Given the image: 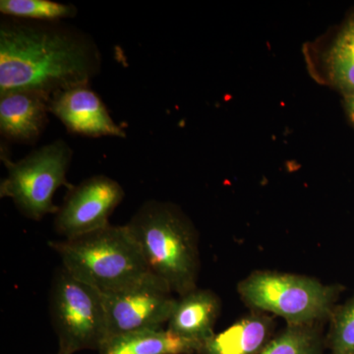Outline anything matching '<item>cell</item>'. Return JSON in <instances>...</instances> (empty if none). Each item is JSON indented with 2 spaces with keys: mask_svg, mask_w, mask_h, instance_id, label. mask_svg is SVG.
<instances>
[{
  "mask_svg": "<svg viewBox=\"0 0 354 354\" xmlns=\"http://www.w3.org/2000/svg\"><path fill=\"white\" fill-rule=\"evenodd\" d=\"M102 57L88 35L60 22L8 18L0 24V94L24 90L53 97L88 85Z\"/></svg>",
  "mask_w": 354,
  "mask_h": 354,
  "instance_id": "6da1fadb",
  "label": "cell"
},
{
  "mask_svg": "<svg viewBox=\"0 0 354 354\" xmlns=\"http://www.w3.org/2000/svg\"><path fill=\"white\" fill-rule=\"evenodd\" d=\"M125 225L153 277L179 297L196 290L200 266L197 234L176 205L147 201Z\"/></svg>",
  "mask_w": 354,
  "mask_h": 354,
  "instance_id": "7a4b0ae2",
  "label": "cell"
},
{
  "mask_svg": "<svg viewBox=\"0 0 354 354\" xmlns=\"http://www.w3.org/2000/svg\"><path fill=\"white\" fill-rule=\"evenodd\" d=\"M50 246L72 276L102 293L127 290L153 276L127 225H111Z\"/></svg>",
  "mask_w": 354,
  "mask_h": 354,
  "instance_id": "3957f363",
  "label": "cell"
},
{
  "mask_svg": "<svg viewBox=\"0 0 354 354\" xmlns=\"http://www.w3.org/2000/svg\"><path fill=\"white\" fill-rule=\"evenodd\" d=\"M72 156L64 140H55L16 162L1 152L7 176L0 183V197L12 200L21 213L32 220L57 214L59 207L53 203L55 193L62 186L68 190L73 187L67 180Z\"/></svg>",
  "mask_w": 354,
  "mask_h": 354,
  "instance_id": "277c9868",
  "label": "cell"
},
{
  "mask_svg": "<svg viewBox=\"0 0 354 354\" xmlns=\"http://www.w3.org/2000/svg\"><path fill=\"white\" fill-rule=\"evenodd\" d=\"M339 290L308 277L276 272H254L239 286L247 304L276 314L288 325H311L332 317Z\"/></svg>",
  "mask_w": 354,
  "mask_h": 354,
  "instance_id": "5b68a950",
  "label": "cell"
},
{
  "mask_svg": "<svg viewBox=\"0 0 354 354\" xmlns=\"http://www.w3.org/2000/svg\"><path fill=\"white\" fill-rule=\"evenodd\" d=\"M51 323L62 354L97 351L108 339V319L101 291L72 276L64 267L50 290Z\"/></svg>",
  "mask_w": 354,
  "mask_h": 354,
  "instance_id": "8992f818",
  "label": "cell"
},
{
  "mask_svg": "<svg viewBox=\"0 0 354 354\" xmlns=\"http://www.w3.org/2000/svg\"><path fill=\"white\" fill-rule=\"evenodd\" d=\"M109 337L160 330L169 323L177 299L169 286L151 276L127 290L102 293Z\"/></svg>",
  "mask_w": 354,
  "mask_h": 354,
  "instance_id": "52a82bcc",
  "label": "cell"
},
{
  "mask_svg": "<svg viewBox=\"0 0 354 354\" xmlns=\"http://www.w3.org/2000/svg\"><path fill=\"white\" fill-rule=\"evenodd\" d=\"M123 198L122 186L106 176L88 177L73 185L55 214L57 234L72 239L106 227Z\"/></svg>",
  "mask_w": 354,
  "mask_h": 354,
  "instance_id": "ba28073f",
  "label": "cell"
},
{
  "mask_svg": "<svg viewBox=\"0 0 354 354\" xmlns=\"http://www.w3.org/2000/svg\"><path fill=\"white\" fill-rule=\"evenodd\" d=\"M50 113L64 123L69 132L99 138H125L127 133L111 118L100 95L88 85L76 86L53 95Z\"/></svg>",
  "mask_w": 354,
  "mask_h": 354,
  "instance_id": "9c48e42d",
  "label": "cell"
},
{
  "mask_svg": "<svg viewBox=\"0 0 354 354\" xmlns=\"http://www.w3.org/2000/svg\"><path fill=\"white\" fill-rule=\"evenodd\" d=\"M50 97L18 90L0 94V132L9 141L37 142L46 129L50 113Z\"/></svg>",
  "mask_w": 354,
  "mask_h": 354,
  "instance_id": "30bf717a",
  "label": "cell"
},
{
  "mask_svg": "<svg viewBox=\"0 0 354 354\" xmlns=\"http://www.w3.org/2000/svg\"><path fill=\"white\" fill-rule=\"evenodd\" d=\"M220 310V299L215 293L196 288L177 299L167 330L202 344L215 335Z\"/></svg>",
  "mask_w": 354,
  "mask_h": 354,
  "instance_id": "8fae6325",
  "label": "cell"
},
{
  "mask_svg": "<svg viewBox=\"0 0 354 354\" xmlns=\"http://www.w3.org/2000/svg\"><path fill=\"white\" fill-rule=\"evenodd\" d=\"M315 75L344 95H354V13L337 29L317 57Z\"/></svg>",
  "mask_w": 354,
  "mask_h": 354,
  "instance_id": "7c38bea8",
  "label": "cell"
},
{
  "mask_svg": "<svg viewBox=\"0 0 354 354\" xmlns=\"http://www.w3.org/2000/svg\"><path fill=\"white\" fill-rule=\"evenodd\" d=\"M201 346L167 329L144 330L108 337L99 353L198 354Z\"/></svg>",
  "mask_w": 354,
  "mask_h": 354,
  "instance_id": "4fadbf2b",
  "label": "cell"
},
{
  "mask_svg": "<svg viewBox=\"0 0 354 354\" xmlns=\"http://www.w3.org/2000/svg\"><path fill=\"white\" fill-rule=\"evenodd\" d=\"M272 321L253 315L203 342L198 354H258L269 344Z\"/></svg>",
  "mask_w": 354,
  "mask_h": 354,
  "instance_id": "5bb4252c",
  "label": "cell"
},
{
  "mask_svg": "<svg viewBox=\"0 0 354 354\" xmlns=\"http://www.w3.org/2000/svg\"><path fill=\"white\" fill-rule=\"evenodd\" d=\"M258 354H324V339L316 324L288 325Z\"/></svg>",
  "mask_w": 354,
  "mask_h": 354,
  "instance_id": "9a60e30c",
  "label": "cell"
},
{
  "mask_svg": "<svg viewBox=\"0 0 354 354\" xmlns=\"http://www.w3.org/2000/svg\"><path fill=\"white\" fill-rule=\"evenodd\" d=\"M0 12L8 18L60 22L76 16L77 8L72 4L51 0H1Z\"/></svg>",
  "mask_w": 354,
  "mask_h": 354,
  "instance_id": "2e32d148",
  "label": "cell"
},
{
  "mask_svg": "<svg viewBox=\"0 0 354 354\" xmlns=\"http://www.w3.org/2000/svg\"><path fill=\"white\" fill-rule=\"evenodd\" d=\"M332 320L330 354H354V297L335 310Z\"/></svg>",
  "mask_w": 354,
  "mask_h": 354,
  "instance_id": "e0dca14e",
  "label": "cell"
},
{
  "mask_svg": "<svg viewBox=\"0 0 354 354\" xmlns=\"http://www.w3.org/2000/svg\"><path fill=\"white\" fill-rule=\"evenodd\" d=\"M344 113L346 114V118L351 127L354 128V95H344Z\"/></svg>",
  "mask_w": 354,
  "mask_h": 354,
  "instance_id": "ac0fdd59",
  "label": "cell"
},
{
  "mask_svg": "<svg viewBox=\"0 0 354 354\" xmlns=\"http://www.w3.org/2000/svg\"><path fill=\"white\" fill-rule=\"evenodd\" d=\"M57 354H62V353H57Z\"/></svg>",
  "mask_w": 354,
  "mask_h": 354,
  "instance_id": "d6986e66",
  "label": "cell"
}]
</instances>
